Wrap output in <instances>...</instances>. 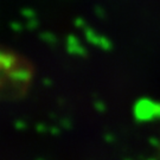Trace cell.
I'll use <instances>...</instances> for the list:
<instances>
[{"label":"cell","mask_w":160,"mask_h":160,"mask_svg":"<svg viewBox=\"0 0 160 160\" xmlns=\"http://www.w3.org/2000/svg\"><path fill=\"white\" fill-rule=\"evenodd\" d=\"M133 115L134 119L139 123L151 122L157 119V102L147 98L141 97L135 101L133 106Z\"/></svg>","instance_id":"1"},{"label":"cell","mask_w":160,"mask_h":160,"mask_svg":"<svg viewBox=\"0 0 160 160\" xmlns=\"http://www.w3.org/2000/svg\"><path fill=\"white\" fill-rule=\"evenodd\" d=\"M86 37L89 43H92L94 45L100 46L103 50H110L112 49V43L108 38L103 37V36H98V34L92 31V29H87L86 30Z\"/></svg>","instance_id":"2"},{"label":"cell","mask_w":160,"mask_h":160,"mask_svg":"<svg viewBox=\"0 0 160 160\" xmlns=\"http://www.w3.org/2000/svg\"><path fill=\"white\" fill-rule=\"evenodd\" d=\"M8 78L12 80L13 82H18V83H25L29 82L32 77V72L31 70L25 67H19V68L12 69L8 71Z\"/></svg>","instance_id":"3"},{"label":"cell","mask_w":160,"mask_h":160,"mask_svg":"<svg viewBox=\"0 0 160 160\" xmlns=\"http://www.w3.org/2000/svg\"><path fill=\"white\" fill-rule=\"evenodd\" d=\"M17 64V56L11 51H6L2 50L0 53V68L2 72H8L10 70L14 68V65Z\"/></svg>","instance_id":"4"},{"label":"cell","mask_w":160,"mask_h":160,"mask_svg":"<svg viewBox=\"0 0 160 160\" xmlns=\"http://www.w3.org/2000/svg\"><path fill=\"white\" fill-rule=\"evenodd\" d=\"M67 50H68L69 53L76 55V56H81V57H84L87 53L86 49L81 45L78 39L75 38L74 36H69L68 39H67Z\"/></svg>","instance_id":"5"},{"label":"cell","mask_w":160,"mask_h":160,"mask_svg":"<svg viewBox=\"0 0 160 160\" xmlns=\"http://www.w3.org/2000/svg\"><path fill=\"white\" fill-rule=\"evenodd\" d=\"M94 107H95V109H96L98 113H104L106 112V104H104V102H102L101 100H96L95 102H94Z\"/></svg>","instance_id":"6"},{"label":"cell","mask_w":160,"mask_h":160,"mask_svg":"<svg viewBox=\"0 0 160 160\" xmlns=\"http://www.w3.org/2000/svg\"><path fill=\"white\" fill-rule=\"evenodd\" d=\"M49 129H50V127H48L45 123H43V122H40L38 123L37 126H36V131L40 133V134H44V133H49Z\"/></svg>","instance_id":"7"},{"label":"cell","mask_w":160,"mask_h":160,"mask_svg":"<svg viewBox=\"0 0 160 160\" xmlns=\"http://www.w3.org/2000/svg\"><path fill=\"white\" fill-rule=\"evenodd\" d=\"M14 127H16V129H18V131H24V129H26L28 123L24 120H17L14 122Z\"/></svg>","instance_id":"8"},{"label":"cell","mask_w":160,"mask_h":160,"mask_svg":"<svg viewBox=\"0 0 160 160\" xmlns=\"http://www.w3.org/2000/svg\"><path fill=\"white\" fill-rule=\"evenodd\" d=\"M61 126L65 128V129H71V127H72V123H71V121L69 120V119H62L61 120Z\"/></svg>","instance_id":"9"},{"label":"cell","mask_w":160,"mask_h":160,"mask_svg":"<svg viewBox=\"0 0 160 160\" xmlns=\"http://www.w3.org/2000/svg\"><path fill=\"white\" fill-rule=\"evenodd\" d=\"M104 140H106L107 142L112 143V142H114L115 137L113 134H110V133H107V134H104Z\"/></svg>","instance_id":"10"},{"label":"cell","mask_w":160,"mask_h":160,"mask_svg":"<svg viewBox=\"0 0 160 160\" xmlns=\"http://www.w3.org/2000/svg\"><path fill=\"white\" fill-rule=\"evenodd\" d=\"M49 133H50V134H52V135H58V134H59V129H58L57 127L52 126V127H50Z\"/></svg>","instance_id":"11"},{"label":"cell","mask_w":160,"mask_h":160,"mask_svg":"<svg viewBox=\"0 0 160 160\" xmlns=\"http://www.w3.org/2000/svg\"><path fill=\"white\" fill-rule=\"evenodd\" d=\"M149 143L152 145V146H155V147H158L160 145V141L158 140V139H155V138H151L149 139Z\"/></svg>","instance_id":"12"},{"label":"cell","mask_w":160,"mask_h":160,"mask_svg":"<svg viewBox=\"0 0 160 160\" xmlns=\"http://www.w3.org/2000/svg\"><path fill=\"white\" fill-rule=\"evenodd\" d=\"M157 119H160V102H157Z\"/></svg>","instance_id":"13"},{"label":"cell","mask_w":160,"mask_h":160,"mask_svg":"<svg viewBox=\"0 0 160 160\" xmlns=\"http://www.w3.org/2000/svg\"><path fill=\"white\" fill-rule=\"evenodd\" d=\"M43 83H44V87H51V81L50 80H46V78H44L43 80Z\"/></svg>","instance_id":"14"},{"label":"cell","mask_w":160,"mask_h":160,"mask_svg":"<svg viewBox=\"0 0 160 160\" xmlns=\"http://www.w3.org/2000/svg\"><path fill=\"white\" fill-rule=\"evenodd\" d=\"M36 160H44V159H42V158H38V159H36Z\"/></svg>","instance_id":"15"},{"label":"cell","mask_w":160,"mask_h":160,"mask_svg":"<svg viewBox=\"0 0 160 160\" xmlns=\"http://www.w3.org/2000/svg\"><path fill=\"white\" fill-rule=\"evenodd\" d=\"M125 160H132V159H125Z\"/></svg>","instance_id":"16"},{"label":"cell","mask_w":160,"mask_h":160,"mask_svg":"<svg viewBox=\"0 0 160 160\" xmlns=\"http://www.w3.org/2000/svg\"><path fill=\"white\" fill-rule=\"evenodd\" d=\"M148 160H155V159H148Z\"/></svg>","instance_id":"17"}]
</instances>
